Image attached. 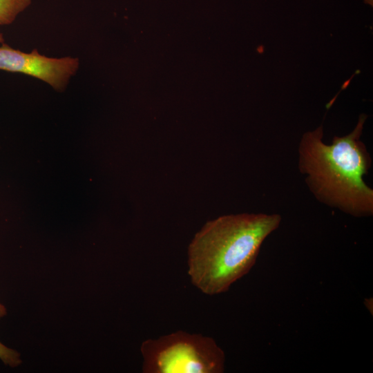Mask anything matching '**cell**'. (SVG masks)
Here are the masks:
<instances>
[{
	"mask_svg": "<svg viewBox=\"0 0 373 373\" xmlns=\"http://www.w3.org/2000/svg\"><path fill=\"white\" fill-rule=\"evenodd\" d=\"M281 222L276 213H239L208 221L188 247V274L202 293L226 292L249 272L265 240Z\"/></svg>",
	"mask_w": 373,
	"mask_h": 373,
	"instance_id": "obj_1",
	"label": "cell"
},
{
	"mask_svg": "<svg viewBox=\"0 0 373 373\" xmlns=\"http://www.w3.org/2000/svg\"><path fill=\"white\" fill-rule=\"evenodd\" d=\"M367 115L361 114L355 128L331 144L323 142V126L305 133L298 146V167L306 182L323 203L356 217L373 213V190L364 176L370 155L360 140Z\"/></svg>",
	"mask_w": 373,
	"mask_h": 373,
	"instance_id": "obj_2",
	"label": "cell"
},
{
	"mask_svg": "<svg viewBox=\"0 0 373 373\" xmlns=\"http://www.w3.org/2000/svg\"><path fill=\"white\" fill-rule=\"evenodd\" d=\"M144 373H222L225 354L215 340L178 331L144 341L140 347Z\"/></svg>",
	"mask_w": 373,
	"mask_h": 373,
	"instance_id": "obj_3",
	"label": "cell"
},
{
	"mask_svg": "<svg viewBox=\"0 0 373 373\" xmlns=\"http://www.w3.org/2000/svg\"><path fill=\"white\" fill-rule=\"evenodd\" d=\"M79 67L77 57H48L35 48L25 52L1 44L0 70L23 73L49 84L59 92L64 91Z\"/></svg>",
	"mask_w": 373,
	"mask_h": 373,
	"instance_id": "obj_4",
	"label": "cell"
},
{
	"mask_svg": "<svg viewBox=\"0 0 373 373\" xmlns=\"http://www.w3.org/2000/svg\"><path fill=\"white\" fill-rule=\"evenodd\" d=\"M32 0H0V26L12 23Z\"/></svg>",
	"mask_w": 373,
	"mask_h": 373,
	"instance_id": "obj_5",
	"label": "cell"
},
{
	"mask_svg": "<svg viewBox=\"0 0 373 373\" xmlns=\"http://www.w3.org/2000/svg\"><path fill=\"white\" fill-rule=\"evenodd\" d=\"M0 359L5 365L16 367L21 364L20 354L0 342Z\"/></svg>",
	"mask_w": 373,
	"mask_h": 373,
	"instance_id": "obj_6",
	"label": "cell"
},
{
	"mask_svg": "<svg viewBox=\"0 0 373 373\" xmlns=\"http://www.w3.org/2000/svg\"><path fill=\"white\" fill-rule=\"evenodd\" d=\"M6 314V307L0 303V318L4 316Z\"/></svg>",
	"mask_w": 373,
	"mask_h": 373,
	"instance_id": "obj_7",
	"label": "cell"
},
{
	"mask_svg": "<svg viewBox=\"0 0 373 373\" xmlns=\"http://www.w3.org/2000/svg\"><path fill=\"white\" fill-rule=\"evenodd\" d=\"M4 42V37L1 32H0V44H3Z\"/></svg>",
	"mask_w": 373,
	"mask_h": 373,
	"instance_id": "obj_8",
	"label": "cell"
}]
</instances>
